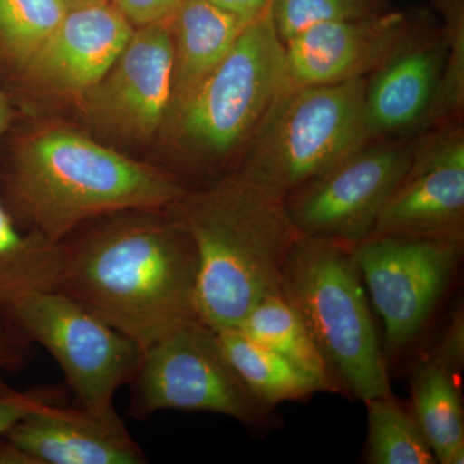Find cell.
I'll return each mask as SVG.
<instances>
[{
    "label": "cell",
    "mask_w": 464,
    "mask_h": 464,
    "mask_svg": "<svg viewBox=\"0 0 464 464\" xmlns=\"http://www.w3.org/2000/svg\"><path fill=\"white\" fill-rule=\"evenodd\" d=\"M65 244L57 292L145 350L198 316V256L172 207L127 210Z\"/></svg>",
    "instance_id": "6da1fadb"
},
{
    "label": "cell",
    "mask_w": 464,
    "mask_h": 464,
    "mask_svg": "<svg viewBox=\"0 0 464 464\" xmlns=\"http://www.w3.org/2000/svg\"><path fill=\"white\" fill-rule=\"evenodd\" d=\"M198 256V316L213 332L237 328L261 299L283 295L299 232L283 200L231 173L172 207Z\"/></svg>",
    "instance_id": "7a4b0ae2"
},
{
    "label": "cell",
    "mask_w": 464,
    "mask_h": 464,
    "mask_svg": "<svg viewBox=\"0 0 464 464\" xmlns=\"http://www.w3.org/2000/svg\"><path fill=\"white\" fill-rule=\"evenodd\" d=\"M7 188L18 215L54 243L105 216L167 209L188 190L173 174L61 128L17 152Z\"/></svg>",
    "instance_id": "3957f363"
},
{
    "label": "cell",
    "mask_w": 464,
    "mask_h": 464,
    "mask_svg": "<svg viewBox=\"0 0 464 464\" xmlns=\"http://www.w3.org/2000/svg\"><path fill=\"white\" fill-rule=\"evenodd\" d=\"M282 293L304 320L344 395L365 402L392 393L355 246L299 235L284 265Z\"/></svg>",
    "instance_id": "277c9868"
},
{
    "label": "cell",
    "mask_w": 464,
    "mask_h": 464,
    "mask_svg": "<svg viewBox=\"0 0 464 464\" xmlns=\"http://www.w3.org/2000/svg\"><path fill=\"white\" fill-rule=\"evenodd\" d=\"M286 84L284 44L268 5L246 24L221 63L170 105L164 124L188 163L235 160L237 167Z\"/></svg>",
    "instance_id": "5b68a950"
},
{
    "label": "cell",
    "mask_w": 464,
    "mask_h": 464,
    "mask_svg": "<svg viewBox=\"0 0 464 464\" xmlns=\"http://www.w3.org/2000/svg\"><path fill=\"white\" fill-rule=\"evenodd\" d=\"M365 85L366 78L304 87L286 84L234 173L284 200L368 145Z\"/></svg>",
    "instance_id": "8992f818"
},
{
    "label": "cell",
    "mask_w": 464,
    "mask_h": 464,
    "mask_svg": "<svg viewBox=\"0 0 464 464\" xmlns=\"http://www.w3.org/2000/svg\"><path fill=\"white\" fill-rule=\"evenodd\" d=\"M27 342L44 347L65 375L79 408L118 417L116 392L132 383L143 348L61 292L20 299L2 315Z\"/></svg>",
    "instance_id": "52a82bcc"
},
{
    "label": "cell",
    "mask_w": 464,
    "mask_h": 464,
    "mask_svg": "<svg viewBox=\"0 0 464 464\" xmlns=\"http://www.w3.org/2000/svg\"><path fill=\"white\" fill-rule=\"evenodd\" d=\"M130 384L137 418L161 411H209L250 429L273 423L274 409L250 392L216 333L201 322L183 324L146 347Z\"/></svg>",
    "instance_id": "ba28073f"
},
{
    "label": "cell",
    "mask_w": 464,
    "mask_h": 464,
    "mask_svg": "<svg viewBox=\"0 0 464 464\" xmlns=\"http://www.w3.org/2000/svg\"><path fill=\"white\" fill-rule=\"evenodd\" d=\"M411 157L408 140L368 143L288 195L283 200L286 215L301 235L356 246L373 234Z\"/></svg>",
    "instance_id": "9c48e42d"
},
{
    "label": "cell",
    "mask_w": 464,
    "mask_h": 464,
    "mask_svg": "<svg viewBox=\"0 0 464 464\" xmlns=\"http://www.w3.org/2000/svg\"><path fill=\"white\" fill-rule=\"evenodd\" d=\"M464 241L371 235L355 246L366 293L391 353L413 344L450 286Z\"/></svg>",
    "instance_id": "30bf717a"
},
{
    "label": "cell",
    "mask_w": 464,
    "mask_h": 464,
    "mask_svg": "<svg viewBox=\"0 0 464 464\" xmlns=\"http://www.w3.org/2000/svg\"><path fill=\"white\" fill-rule=\"evenodd\" d=\"M413 142L411 164L372 235L464 241V132L440 125Z\"/></svg>",
    "instance_id": "8fae6325"
},
{
    "label": "cell",
    "mask_w": 464,
    "mask_h": 464,
    "mask_svg": "<svg viewBox=\"0 0 464 464\" xmlns=\"http://www.w3.org/2000/svg\"><path fill=\"white\" fill-rule=\"evenodd\" d=\"M173 44L166 20L134 30L99 83L83 93L97 128L127 141H148L166 123L172 101Z\"/></svg>",
    "instance_id": "7c38bea8"
},
{
    "label": "cell",
    "mask_w": 464,
    "mask_h": 464,
    "mask_svg": "<svg viewBox=\"0 0 464 464\" xmlns=\"http://www.w3.org/2000/svg\"><path fill=\"white\" fill-rule=\"evenodd\" d=\"M411 33L408 17L398 12L308 27L284 44L286 82L304 87L366 78Z\"/></svg>",
    "instance_id": "4fadbf2b"
},
{
    "label": "cell",
    "mask_w": 464,
    "mask_h": 464,
    "mask_svg": "<svg viewBox=\"0 0 464 464\" xmlns=\"http://www.w3.org/2000/svg\"><path fill=\"white\" fill-rule=\"evenodd\" d=\"M133 32L112 3L70 9L27 61V72L45 90L83 94L109 72Z\"/></svg>",
    "instance_id": "5bb4252c"
},
{
    "label": "cell",
    "mask_w": 464,
    "mask_h": 464,
    "mask_svg": "<svg viewBox=\"0 0 464 464\" xmlns=\"http://www.w3.org/2000/svg\"><path fill=\"white\" fill-rule=\"evenodd\" d=\"M445 56L439 38L411 33L392 56L366 78V143L420 133L431 106Z\"/></svg>",
    "instance_id": "9a60e30c"
},
{
    "label": "cell",
    "mask_w": 464,
    "mask_h": 464,
    "mask_svg": "<svg viewBox=\"0 0 464 464\" xmlns=\"http://www.w3.org/2000/svg\"><path fill=\"white\" fill-rule=\"evenodd\" d=\"M34 464H141L146 456L121 418L48 402L5 438Z\"/></svg>",
    "instance_id": "2e32d148"
},
{
    "label": "cell",
    "mask_w": 464,
    "mask_h": 464,
    "mask_svg": "<svg viewBox=\"0 0 464 464\" xmlns=\"http://www.w3.org/2000/svg\"><path fill=\"white\" fill-rule=\"evenodd\" d=\"M166 23L173 44V105L221 63L246 24L208 0H181Z\"/></svg>",
    "instance_id": "e0dca14e"
},
{
    "label": "cell",
    "mask_w": 464,
    "mask_h": 464,
    "mask_svg": "<svg viewBox=\"0 0 464 464\" xmlns=\"http://www.w3.org/2000/svg\"><path fill=\"white\" fill-rule=\"evenodd\" d=\"M65 256L63 241L18 230L0 197V316L33 293L57 292Z\"/></svg>",
    "instance_id": "ac0fdd59"
},
{
    "label": "cell",
    "mask_w": 464,
    "mask_h": 464,
    "mask_svg": "<svg viewBox=\"0 0 464 464\" xmlns=\"http://www.w3.org/2000/svg\"><path fill=\"white\" fill-rule=\"evenodd\" d=\"M411 415L441 464L464 462V415L456 375L427 357L411 384Z\"/></svg>",
    "instance_id": "d6986e66"
},
{
    "label": "cell",
    "mask_w": 464,
    "mask_h": 464,
    "mask_svg": "<svg viewBox=\"0 0 464 464\" xmlns=\"http://www.w3.org/2000/svg\"><path fill=\"white\" fill-rule=\"evenodd\" d=\"M237 328L250 340L270 348L311 375L323 392L344 395L304 320L283 295L261 299Z\"/></svg>",
    "instance_id": "ffe728a7"
},
{
    "label": "cell",
    "mask_w": 464,
    "mask_h": 464,
    "mask_svg": "<svg viewBox=\"0 0 464 464\" xmlns=\"http://www.w3.org/2000/svg\"><path fill=\"white\" fill-rule=\"evenodd\" d=\"M228 362L250 392L268 408L323 392L311 375L285 357L250 340L239 328L215 332Z\"/></svg>",
    "instance_id": "44dd1931"
},
{
    "label": "cell",
    "mask_w": 464,
    "mask_h": 464,
    "mask_svg": "<svg viewBox=\"0 0 464 464\" xmlns=\"http://www.w3.org/2000/svg\"><path fill=\"white\" fill-rule=\"evenodd\" d=\"M368 411L366 462L371 464H435L426 436L411 413L392 393L365 401Z\"/></svg>",
    "instance_id": "7402d4cb"
},
{
    "label": "cell",
    "mask_w": 464,
    "mask_h": 464,
    "mask_svg": "<svg viewBox=\"0 0 464 464\" xmlns=\"http://www.w3.org/2000/svg\"><path fill=\"white\" fill-rule=\"evenodd\" d=\"M435 5L444 23L445 56L420 133L440 125L460 123L464 110V0H435Z\"/></svg>",
    "instance_id": "603a6c76"
},
{
    "label": "cell",
    "mask_w": 464,
    "mask_h": 464,
    "mask_svg": "<svg viewBox=\"0 0 464 464\" xmlns=\"http://www.w3.org/2000/svg\"><path fill=\"white\" fill-rule=\"evenodd\" d=\"M69 11L65 0H0V41L25 65Z\"/></svg>",
    "instance_id": "cb8c5ba5"
},
{
    "label": "cell",
    "mask_w": 464,
    "mask_h": 464,
    "mask_svg": "<svg viewBox=\"0 0 464 464\" xmlns=\"http://www.w3.org/2000/svg\"><path fill=\"white\" fill-rule=\"evenodd\" d=\"M381 12L378 0H270L275 32L283 44L308 27Z\"/></svg>",
    "instance_id": "d4e9b609"
},
{
    "label": "cell",
    "mask_w": 464,
    "mask_h": 464,
    "mask_svg": "<svg viewBox=\"0 0 464 464\" xmlns=\"http://www.w3.org/2000/svg\"><path fill=\"white\" fill-rule=\"evenodd\" d=\"M61 392L56 389H39L17 391L11 389L5 381L0 380V440L27 415L39 411L48 402L58 401Z\"/></svg>",
    "instance_id": "484cf974"
},
{
    "label": "cell",
    "mask_w": 464,
    "mask_h": 464,
    "mask_svg": "<svg viewBox=\"0 0 464 464\" xmlns=\"http://www.w3.org/2000/svg\"><path fill=\"white\" fill-rule=\"evenodd\" d=\"M433 360L448 369L450 373L459 375L464 362V316L462 308L457 310L449 322L439 346L433 351Z\"/></svg>",
    "instance_id": "4316f807"
},
{
    "label": "cell",
    "mask_w": 464,
    "mask_h": 464,
    "mask_svg": "<svg viewBox=\"0 0 464 464\" xmlns=\"http://www.w3.org/2000/svg\"><path fill=\"white\" fill-rule=\"evenodd\" d=\"M181 0H111L132 25L145 26L164 21Z\"/></svg>",
    "instance_id": "83f0119b"
},
{
    "label": "cell",
    "mask_w": 464,
    "mask_h": 464,
    "mask_svg": "<svg viewBox=\"0 0 464 464\" xmlns=\"http://www.w3.org/2000/svg\"><path fill=\"white\" fill-rule=\"evenodd\" d=\"M0 325V369L3 371H14L21 368L25 362V346L27 342L23 335L9 325Z\"/></svg>",
    "instance_id": "f1b7e54d"
},
{
    "label": "cell",
    "mask_w": 464,
    "mask_h": 464,
    "mask_svg": "<svg viewBox=\"0 0 464 464\" xmlns=\"http://www.w3.org/2000/svg\"><path fill=\"white\" fill-rule=\"evenodd\" d=\"M216 7L248 24L268 8L270 0H208Z\"/></svg>",
    "instance_id": "f546056e"
},
{
    "label": "cell",
    "mask_w": 464,
    "mask_h": 464,
    "mask_svg": "<svg viewBox=\"0 0 464 464\" xmlns=\"http://www.w3.org/2000/svg\"><path fill=\"white\" fill-rule=\"evenodd\" d=\"M8 118L7 103H5V99H3L2 94H0V133L5 130V125L8 123Z\"/></svg>",
    "instance_id": "4dcf8cb0"
},
{
    "label": "cell",
    "mask_w": 464,
    "mask_h": 464,
    "mask_svg": "<svg viewBox=\"0 0 464 464\" xmlns=\"http://www.w3.org/2000/svg\"><path fill=\"white\" fill-rule=\"evenodd\" d=\"M70 9L84 7V5H99V3L110 2V0H65Z\"/></svg>",
    "instance_id": "1f68e13d"
}]
</instances>
